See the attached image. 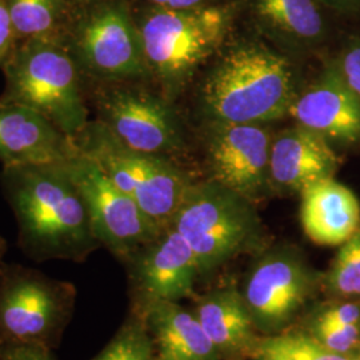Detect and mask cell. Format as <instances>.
Masks as SVG:
<instances>
[{
  "label": "cell",
  "mask_w": 360,
  "mask_h": 360,
  "mask_svg": "<svg viewBox=\"0 0 360 360\" xmlns=\"http://www.w3.org/2000/svg\"><path fill=\"white\" fill-rule=\"evenodd\" d=\"M0 187L16 220L18 245L27 257L82 263L101 247L63 160L1 167Z\"/></svg>",
  "instance_id": "6da1fadb"
},
{
  "label": "cell",
  "mask_w": 360,
  "mask_h": 360,
  "mask_svg": "<svg viewBox=\"0 0 360 360\" xmlns=\"http://www.w3.org/2000/svg\"><path fill=\"white\" fill-rule=\"evenodd\" d=\"M232 37L200 87L210 123L266 124L288 115L299 94L288 56L257 37Z\"/></svg>",
  "instance_id": "7a4b0ae2"
},
{
  "label": "cell",
  "mask_w": 360,
  "mask_h": 360,
  "mask_svg": "<svg viewBox=\"0 0 360 360\" xmlns=\"http://www.w3.org/2000/svg\"><path fill=\"white\" fill-rule=\"evenodd\" d=\"M132 10L148 80L169 101L179 95L200 65L217 56L239 20L236 0L191 10L132 3Z\"/></svg>",
  "instance_id": "3957f363"
},
{
  "label": "cell",
  "mask_w": 360,
  "mask_h": 360,
  "mask_svg": "<svg viewBox=\"0 0 360 360\" xmlns=\"http://www.w3.org/2000/svg\"><path fill=\"white\" fill-rule=\"evenodd\" d=\"M1 71L0 104L27 107L70 138L90 122L84 80L60 39L18 41Z\"/></svg>",
  "instance_id": "277c9868"
},
{
  "label": "cell",
  "mask_w": 360,
  "mask_h": 360,
  "mask_svg": "<svg viewBox=\"0 0 360 360\" xmlns=\"http://www.w3.org/2000/svg\"><path fill=\"white\" fill-rule=\"evenodd\" d=\"M169 226L193 248L200 276L257 248L263 236L252 200L214 180L191 184Z\"/></svg>",
  "instance_id": "5b68a950"
},
{
  "label": "cell",
  "mask_w": 360,
  "mask_h": 360,
  "mask_svg": "<svg viewBox=\"0 0 360 360\" xmlns=\"http://www.w3.org/2000/svg\"><path fill=\"white\" fill-rule=\"evenodd\" d=\"M72 141L160 230L167 229L193 184L172 159L129 148L95 119Z\"/></svg>",
  "instance_id": "8992f818"
},
{
  "label": "cell",
  "mask_w": 360,
  "mask_h": 360,
  "mask_svg": "<svg viewBox=\"0 0 360 360\" xmlns=\"http://www.w3.org/2000/svg\"><path fill=\"white\" fill-rule=\"evenodd\" d=\"M60 40L84 82L148 80L131 0H96L71 13Z\"/></svg>",
  "instance_id": "52a82bcc"
},
{
  "label": "cell",
  "mask_w": 360,
  "mask_h": 360,
  "mask_svg": "<svg viewBox=\"0 0 360 360\" xmlns=\"http://www.w3.org/2000/svg\"><path fill=\"white\" fill-rule=\"evenodd\" d=\"M150 80L84 82L95 120L132 150L172 159L184 148V129L172 101Z\"/></svg>",
  "instance_id": "ba28073f"
},
{
  "label": "cell",
  "mask_w": 360,
  "mask_h": 360,
  "mask_svg": "<svg viewBox=\"0 0 360 360\" xmlns=\"http://www.w3.org/2000/svg\"><path fill=\"white\" fill-rule=\"evenodd\" d=\"M77 287L16 263L0 264V342L55 349L77 304Z\"/></svg>",
  "instance_id": "9c48e42d"
},
{
  "label": "cell",
  "mask_w": 360,
  "mask_h": 360,
  "mask_svg": "<svg viewBox=\"0 0 360 360\" xmlns=\"http://www.w3.org/2000/svg\"><path fill=\"white\" fill-rule=\"evenodd\" d=\"M318 274L292 245L264 251L247 272L242 295L263 338L290 331L318 287Z\"/></svg>",
  "instance_id": "30bf717a"
},
{
  "label": "cell",
  "mask_w": 360,
  "mask_h": 360,
  "mask_svg": "<svg viewBox=\"0 0 360 360\" xmlns=\"http://www.w3.org/2000/svg\"><path fill=\"white\" fill-rule=\"evenodd\" d=\"M63 163L86 203L95 238L115 257L127 262L160 233L141 207L77 146Z\"/></svg>",
  "instance_id": "8fae6325"
},
{
  "label": "cell",
  "mask_w": 360,
  "mask_h": 360,
  "mask_svg": "<svg viewBox=\"0 0 360 360\" xmlns=\"http://www.w3.org/2000/svg\"><path fill=\"white\" fill-rule=\"evenodd\" d=\"M136 312L158 302H180L193 294L200 276L193 248L171 226L127 260Z\"/></svg>",
  "instance_id": "7c38bea8"
},
{
  "label": "cell",
  "mask_w": 360,
  "mask_h": 360,
  "mask_svg": "<svg viewBox=\"0 0 360 360\" xmlns=\"http://www.w3.org/2000/svg\"><path fill=\"white\" fill-rule=\"evenodd\" d=\"M272 138L266 124H211L207 135L211 180L254 200L269 187Z\"/></svg>",
  "instance_id": "4fadbf2b"
},
{
  "label": "cell",
  "mask_w": 360,
  "mask_h": 360,
  "mask_svg": "<svg viewBox=\"0 0 360 360\" xmlns=\"http://www.w3.org/2000/svg\"><path fill=\"white\" fill-rule=\"evenodd\" d=\"M338 166L330 141L296 124L272 138L269 186L278 193H300L311 183L333 178Z\"/></svg>",
  "instance_id": "5bb4252c"
},
{
  "label": "cell",
  "mask_w": 360,
  "mask_h": 360,
  "mask_svg": "<svg viewBox=\"0 0 360 360\" xmlns=\"http://www.w3.org/2000/svg\"><path fill=\"white\" fill-rule=\"evenodd\" d=\"M239 19L257 35L292 51L309 50L327 35L324 7L319 0H236Z\"/></svg>",
  "instance_id": "9a60e30c"
},
{
  "label": "cell",
  "mask_w": 360,
  "mask_h": 360,
  "mask_svg": "<svg viewBox=\"0 0 360 360\" xmlns=\"http://www.w3.org/2000/svg\"><path fill=\"white\" fill-rule=\"evenodd\" d=\"M288 115L328 141L352 143L360 139V99L345 84L336 68H330L316 83L297 94Z\"/></svg>",
  "instance_id": "2e32d148"
},
{
  "label": "cell",
  "mask_w": 360,
  "mask_h": 360,
  "mask_svg": "<svg viewBox=\"0 0 360 360\" xmlns=\"http://www.w3.org/2000/svg\"><path fill=\"white\" fill-rule=\"evenodd\" d=\"M74 148L72 138L35 111L23 105L0 104L1 167L62 162Z\"/></svg>",
  "instance_id": "e0dca14e"
},
{
  "label": "cell",
  "mask_w": 360,
  "mask_h": 360,
  "mask_svg": "<svg viewBox=\"0 0 360 360\" xmlns=\"http://www.w3.org/2000/svg\"><path fill=\"white\" fill-rule=\"evenodd\" d=\"M193 314L221 360H252L257 355L263 336L247 309L242 291L223 287L202 296Z\"/></svg>",
  "instance_id": "ac0fdd59"
},
{
  "label": "cell",
  "mask_w": 360,
  "mask_h": 360,
  "mask_svg": "<svg viewBox=\"0 0 360 360\" xmlns=\"http://www.w3.org/2000/svg\"><path fill=\"white\" fill-rule=\"evenodd\" d=\"M300 196L302 227L314 243L343 245L359 230L358 198L333 178L311 183Z\"/></svg>",
  "instance_id": "d6986e66"
},
{
  "label": "cell",
  "mask_w": 360,
  "mask_h": 360,
  "mask_svg": "<svg viewBox=\"0 0 360 360\" xmlns=\"http://www.w3.org/2000/svg\"><path fill=\"white\" fill-rule=\"evenodd\" d=\"M139 314L154 340L155 360H221L196 315L179 302H158Z\"/></svg>",
  "instance_id": "ffe728a7"
},
{
  "label": "cell",
  "mask_w": 360,
  "mask_h": 360,
  "mask_svg": "<svg viewBox=\"0 0 360 360\" xmlns=\"http://www.w3.org/2000/svg\"><path fill=\"white\" fill-rule=\"evenodd\" d=\"M18 41L62 39L71 13L62 0H6Z\"/></svg>",
  "instance_id": "44dd1931"
},
{
  "label": "cell",
  "mask_w": 360,
  "mask_h": 360,
  "mask_svg": "<svg viewBox=\"0 0 360 360\" xmlns=\"http://www.w3.org/2000/svg\"><path fill=\"white\" fill-rule=\"evenodd\" d=\"M91 360H155L154 340L139 312H132L110 343Z\"/></svg>",
  "instance_id": "7402d4cb"
},
{
  "label": "cell",
  "mask_w": 360,
  "mask_h": 360,
  "mask_svg": "<svg viewBox=\"0 0 360 360\" xmlns=\"http://www.w3.org/2000/svg\"><path fill=\"white\" fill-rule=\"evenodd\" d=\"M324 284L339 299L360 297V229L339 250Z\"/></svg>",
  "instance_id": "603a6c76"
},
{
  "label": "cell",
  "mask_w": 360,
  "mask_h": 360,
  "mask_svg": "<svg viewBox=\"0 0 360 360\" xmlns=\"http://www.w3.org/2000/svg\"><path fill=\"white\" fill-rule=\"evenodd\" d=\"M260 348L281 352L292 360H354L352 356L324 347L306 331H285L283 334L263 338Z\"/></svg>",
  "instance_id": "cb8c5ba5"
},
{
  "label": "cell",
  "mask_w": 360,
  "mask_h": 360,
  "mask_svg": "<svg viewBox=\"0 0 360 360\" xmlns=\"http://www.w3.org/2000/svg\"><path fill=\"white\" fill-rule=\"evenodd\" d=\"M304 331L324 347L338 354L354 358L360 352V324L306 322Z\"/></svg>",
  "instance_id": "d4e9b609"
},
{
  "label": "cell",
  "mask_w": 360,
  "mask_h": 360,
  "mask_svg": "<svg viewBox=\"0 0 360 360\" xmlns=\"http://www.w3.org/2000/svg\"><path fill=\"white\" fill-rule=\"evenodd\" d=\"M309 323L322 324H360V302L340 299L323 304L309 315Z\"/></svg>",
  "instance_id": "484cf974"
},
{
  "label": "cell",
  "mask_w": 360,
  "mask_h": 360,
  "mask_svg": "<svg viewBox=\"0 0 360 360\" xmlns=\"http://www.w3.org/2000/svg\"><path fill=\"white\" fill-rule=\"evenodd\" d=\"M335 68L345 84L360 99V40L348 47Z\"/></svg>",
  "instance_id": "4316f807"
},
{
  "label": "cell",
  "mask_w": 360,
  "mask_h": 360,
  "mask_svg": "<svg viewBox=\"0 0 360 360\" xmlns=\"http://www.w3.org/2000/svg\"><path fill=\"white\" fill-rule=\"evenodd\" d=\"M0 360H58L52 349L19 345L10 342H0Z\"/></svg>",
  "instance_id": "83f0119b"
},
{
  "label": "cell",
  "mask_w": 360,
  "mask_h": 360,
  "mask_svg": "<svg viewBox=\"0 0 360 360\" xmlns=\"http://www.w3.org/2000/svg\"><path fill=\"white\" fill-rule=\"evenodd\" d=\"M16 44L11 16L6 0H0V70L10 58Z\"/></svg>",
  "instance_id": "f1b7e54d"
},
{
  "label": "cell",
  "mask_w": 360,
  "mask_h": 360,
  "mask_svg": "<svg viewBox=\"0 0 360 360\" xmlns=\"http://www.w3.org/2000/svg\"><path fill=\"white\" fill-rule=\"evenodd\" d=\"M132 3H144L150 6H156L168 10H191L206 7L215 3H220L223 0H131Z\"/></svg>",
  "instance_id": "f546056e"
},
{
  "label": "cell",
  "mask_w": 360,
  "mask_h": 360,
  "mask_svg": "<svg viewBox=\"0 0 360 360\" xmlns=\"http://www.w3.org/2000/svg\"><path fill=\"white\" fill-rule=\"evenodd\" d=\"M252 360H292L290 359L288 356H285L281 352L272 351V349H267V348H260L257 352V356Z\"/></svg>",
  "instance_id": "4dcf8cb0"
},
{
  "label": "cell",
  "mask_w": 360,
  "mask_h": 360,
  "mask_svg": "<svg viewBox=\"0 0 360 360\" xmlns=\"http://www.w3.org/2000/svg\"><path fill=\"white\" fill-rule=\"evenodd\" d=\"M65 4V7L68 8L70 13H75L77 10L89 6L91 3L96 1V0H62Z\"/></svg>",
  "instance_id": "1f68e13d"
},
{
  "label": "cell",
  "mask_w": 360,
  "mask_h": 360,
  "mask_svg": "<svg viewBox=\"0 0 360 360\" xmlns=\"http://www.w3.org/2000/svg\"><path fill=\"white\" fill-rule=\"evenodd\" d=\"M7 240H6V238L0 233V264L3 263V257L6 255V252H7Z\"/></svg>",
  "instance_id": "d6a6232c"
},
{
  "label": "cell",
  "mask_w": 360,
  "mask_h": 360,
  "mask_svg": "<svg viewBox=\"0 0 360 360\" xmlns=\"http://www.w3.org/2000/svg\"><path fill=\"white\" fill-rule=\"evenodd\" d=\"M354 360H360V352L358 355H355V356H354Z\"/></svg>",
  "instance_id": "836d02e7"
}]
</instances>
